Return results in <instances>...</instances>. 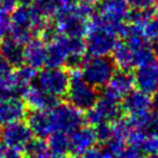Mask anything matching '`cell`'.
Segmentation results:
<instances>
[{"label":"cell","instance_id":"cell-1","mask_svg":"<svg viewBox=\"0 0 158 158\" xmlns=\"http://www.w3.org/2000/svg\"><path fill=\"white\" fill-rule=\"evenodd\" d=\"M65 97L70 105L81 112H85L95 105L99 93L97 87L92 86L83 78L79 70H71Z\"/></svg>","mask_w":158,"mask_h":158},{"label":"cell","instance_id":"cell-2","mask_svg":"<svg viewBox=\"0 0 158 158\" xmlns=\"http://www.w3.org/2000/svg\"><path fill=\"white\" fill-rule=\"evenodd\" d=\"M80 69L83 78L99 89L108 84L116 71V66L109 56H85Z\"/></svg>","mask_w":158,"mask_h":158},{"label":"cell","instance_id":"cell-3","mask_svg":"<svg viewBox=\"0 0 158 158\" xmlns=\"http://www.w3.org/2000/svg\"><path fill=\"white\" fill-rule=\"evenodd\" d=\"M52 18L59 33L68 37H84L87 33L89 21L76 13L74 6L59 5Z\"/></svg>","mask_w":158,"mask_h":158},{"label":"cell","instance_id":"cell-4","mask_svg":"<svg viewBox=\"0 0 158 158\" xmlns=\"http://www.w3.org/2000/svg\"><path fill=\"white\" fill-rule=\"evenodd\" d=\"M70 80V72L62 68H50L42 69L33 80V84L37 85L48 93L56 98H64Z\"/></svg>","mask_w":158,"mask_h":158},{"label":"cell","instance_id":"cell-5","mask_svg":"<svg viewBox=\"0 0 158 158\" xmlns=\"http://www.w3.org/2000/svg\"><path fill=\"white\" fill-rule=\"evenodd\" d=\"M49 115L54 131H62L68 135L85 123L83 112L69 102H59L50 109Z\"/></svg>","mask_w":158,"mask_h":158},{"label":"cell","instance_id":"cell-6","mask_svg":"<svg viewBox=\"0 0 158 158\" xmlns=\"http://www.w3.org/2000/svg\"><path fill=\"white\" fill-rule=\"evenodd\" d=\"M121 105L120 101L107 98L105 95L99 97L93 107L85 110L84 122L89 126H97L102 122H113L121 116Z\"/></svg>","mask_w":158,"mask_h":158},{"label":"cell","instance_id":"cell-7","mask_svg":"<svg viewBox=\"0 0 158 158\" xmlns=\"http://www.w3.org/2000/svg\"><path fill=\"white\" fill-rule=\"evenodd\" d=\"M34 137L28 124L23 120L13 121L0 127V142L10 149L22 152L29 141Z\"/></svg>","mask_w":158,"mask_h":158},{"label":"cell","instance_id":"cell-8","mask_svg":"<svg viewBox=\"0 0 158 158\" xmlns=\"http://www.w3.org/2000/svg\"><path fill=\"white\" fill-rule=\"evenodd\" d=\"M85 36V48L89 56H109L118 42L115 35L101 29H89Z\"/></svg>","mask_w":158,"mask_h":158},{"label":"cell","instance_id":"cell-9","mask_svg":"<svg viewBox=\"0 0 158 158\" xmlns=\"http://www.w3.org/2000/svg\"><path fill=\"white\" fill-rule=\"evenodd\" d=\"M134 74L130 71L118 70L114 72L108 84L102 87V95L120 101L126 94H128L134 89Z\"/></svg>","mask_w":158,"mask_h":158},{"label":"cell","instance_id":"cell-10","mask_svg":"<svg viewBox=\"0 0 158 158\" xmlns=\"http://www.w3.org/2000/svg\"><path fill=\"white\" fill-rule=\"evenodd\" d=\"M22 99L25 101L27 108L42 109V110H50L60 102L59 98L51 95L47 91L33 83L26 89V92L22 95Z\"/></svg>","mask_w":158,"mask_h":158},{"label":"cell","instance_id":"cell-11","mask_svg":"<svg viewBox=\"0 0 158 158\" xmlns=\"http://www.w3.org/2000/svg\"><path fill=\"white\" fill-rule=\"evenodd\" d=\"M70 56V39L59 34L55 40L47 44V62L50 68H62Z\"/></svg>","mask_w":158,"mask_h":158},{"label":"cell","instance_id":"cell-12","mask_svg":"<svg viewBox=\"0 0 158 158\" xmlns=\"http://www.w3.org/2000/svg\"><path fill=\"white\" fill-rule=\"evenodd\" d=\"M25 120L26 123L28 124V127L34 135V137L47 139V137L54 131L49 110L28 108Z\"/></svg>","mask_w":158,"mask_h":158},{"label":"cell","instance_id":"cell-13","mask_svg":"<svg viewBox=\"0 0 158 158\" xmlns=\"http://www.w3.org/2000/svg\"><path fill=\"white\" fill-rule=\"evenodd\" d=\"M97 142L93 129L91 127H79L69 135V153L74 157L81 156Z\"/></svg>","mask_w":158,"mask_h":158},{"label":"cell","instance_id":"cell-14","mask_svg":"<svg viewBox=\"0 0 158 158\" xmlns=\"http://www.w3.org/2000/svg\"><path fill=\"white\" fill-rule=\"evenodd\" d=\"M47 62V44L40 37H33L23 47V64L35 70L43 69Z\"/></svg>","mask_w":158,"mask_h":158},{"label":"cell","instance_id":"cell-15","mask_svg":"<svg viewBox=\"0 0 158 158\" xmlns=\"http://www.w3.org/2000/svg\"><path fill=\"white\" fill-rule=\"evenodd\" d=\"M27 106L21 98L0 99V127L18 120H25Z\"/></svg>","mask_w":158,"mask_h":158},{"label":"cell","instance_id":"cell-16","mask_svg":"<svg viewBox=\"0 0 158 158\" xmlns=\"http://www.w3.org/2000/svg\"><path fill=\"white\" fill-rule=\"evenodd\" d=\"M129 8L127 0H101L98 6V14L113 22H124Z\"/></svg>","mask_w":158,"mask_h":158},{"label":"cell","instance_id":"cell-17","mask_svg":"<svg viewBox=\"0 0 158 158\" xmlns=\"http://www.w3.org/2000/svg\"><path fill=\"white\" fill-rule=\"evenodd\" d=\"M121 109L128 115L142 113L151 109L150 95L144 93L142 91H134L131 89L128 94H126L122 98Z\"/></svg>","mask_w":158,"mask_h":158},{"label":"cell","instance_id":"cell-18","mask_svg":"<svg viewBox=\"0 0 158 158\" xmlns=\"http://www.w3.org/2000/svg\"><path fill=\"white\" fill-rule=\"evenodd\" d=\"M134 83L138 91L151 95L158 89V73L152 65L137 68L134 74Z\"/></svg>","mask_w":158,"mask_h":158},{"label":"cell","instance_id":"cell-19","mask_svg":"<svg viewBox=\"0 0 158 158\" xmlns=\"http://www.w3.org/2000/svg\"><path fill=\"white\" fill-rule=\"evenodd\" d=\"M0 56L16 69L23 64V45L6 36L0 40Z\"/></svg>","mask_w":158,"mask_h":158},{"label":"cell","instance_id":"cell-20","mask_svg":"<svg viewBox=\"0 0 158 158\" xmlns=\"http://www.w3.org/2000/svg\"><path fill=\"white\" fill-rule=\"evenodd\" d=\"M110 55L114 64L118 70L131 71L135 68L134 51L124 41H118Z\"/></svg>","mask_w":158,"mask_h":158},{"label":"cell","instance_id":"cell-21","mask_svg":"<svg viewBox=\"0 0 158 158\" xmlns=\"http://www.w3.org/2000/svg\"><path fill=\"white\" fill-rule=\"evenodd\" d=\"M47 144L51 152L57 155H66L69 153V135L62 131H52L47 137Z\"/></svg>","mask_w":158,"mask_h":158},{"label":"cell","instance_id":"cell-22","mask_svg":"<svg viewBox=\"0 0 158 158\" xmlns=\"http://www.w3.org/2000/svg\"><path fill=\"white\" fill-rule=\"evenodd\" d=\"M134 51V63L135 68H141V66H147V65H152L156 60V56L153 55L152 50L148 43L143 44Z\"/></svg>","mask_w":158,"mask_h":158},{"label":"cell","instance_id":"cell-23","mask_svg":"<svg viewBox=\"0 0 158 158\" xmlns=\"http://www.w3.org/2000/svg\"><path fill=\"white\" fill-rule=\"evenodd\" d=\"M153 18V7L148 10H130L127 15L128 23L137 27H143L149 20Z\"/></svg>","mask_w":158,"mask_h":158},{"label":"cell","instance_id":"cell-24","mask_svg":"<svg viewBox=\"0 0 158 158\" xmlns=\"http://www.w3.org/2000/svg\"><path fill=\"white\" fill-rule=\"evenodd\" d=\"M110 124H112V137L118 138V139H122V141L127 139L128 134L133 129L130 123H129L128 118H121V116L116 118L115 121H113Z\"/></svg>","mask_w":158,"mask_h":158},{"label":"cell","instance_id":"cell-25","mask_svg":"<svg viewBox=\"0 0 158 158\" xmlns=\"http://www.w3.org/2000/svg\"><path fill=\"white\" fill-rule=\"evenodd\" d=\"M126 141L118 139V138L112 137L109 141H107L104 144L102 153H104L105 158H115L118 153H121L123 151V149L126 148Z\"/></svg>","mask_w":158,"mask_h":158},{"label":"cell","instance_id":"cell-26","mask_svg":"<svg viewBox=\"0 0 158 158\" xmlns=\"http://www.w3.org/2000/svg\"><path fill=\"white\" fill-rule=\"evenodd\" d=\"M33 6L43 16L49 19L59 7V0H35Z\"/></svg>","mask_w":158,"mask_h":158},{"label":"cell","instance_id":"cell-27","mask_svg":"<svg viewBox=\"0 0 158 158\" xmlns=\"http://www.w3.org/2000/svg\"><path fill=\"white\" fill-rule=\"evenodd\" d=\"M94 127L95 128L93 129V131L97 142L105 144L107 141L112 138V124L109 122H102V123H99Z\"/></svg>","mask_w":158,"mask_h":158},{"label":"cell","instance_id":"cell-28","mask_svg":"<svg viewBox=\"0 0 158 158\" xmlns=\"http://www.w3.org/2000/svg\"><path fill=\"white\" fill-rule=\"evenodd\" d=\"M139 150L147 155H158V135H147Z\"/></svg>","mask_w":158,"mask_h":158},{"label":"cell","instance_id":"cell-29","mask_svg":"<svg viewBox=\"0 0 158 158\" xmlns=\"http://www.w3.org/2000/svg\"><path fill=\"white\" fill-rule=\"evenodd\" d=\"M142 34L144 39L147 40H153L158 37V19L153 16L151 20H149L148 22L142 27Z\"/></svg>","mask_w":158,"mask_h":158},{"label":"cell","instance_id":"cell-30","mask_svg":"<svg viewBox=\"0 0 158 158\" xmlns=\"http://www.w3.org/2000/svg\"><path fill=\"white\" fill-rule=\"evenodd\" d=\"M10 15L4 10H0V40L6 37L10 33Z\"/></svg>","mask_w":158,"mask_h":158},{"label":"cell","instance_id":"cell-31","mask_svg":"<svg viewBox=\"0 0 158 158\" xmlns=\"http://www.w3.org/2000/svg\"><path fill=\"white\" fill-rule=\"evenodd\" d=\"M156 0H127L130 10H148L152 8Z\"/></svg>","mask_w":158,"mask_h":158},{"label":"cell","instance_id":"cell-32","mask_svg":"<svg viewBox=\"0 0 158 158\" xmlns=\"http://www.w3.org/2000/svg\"><path fill=\"white\" fill-rule=\"evenodd\" d=\"M115 158H143V153L141 152V150L134 147H126L123 151L118 153Z\"/></svg>","mask_w":158,"mask_h":158},{"label":"cell","instance_id":"cell-33","mask_svg":"<svg viewBox=\"0 0 158 158\" xmlns=\"http://www.w3.org/2000/svg\"><path fill=\"white\" fill-rule=\"evenodd\" d=\"M18 6V0H0V10H4L6 13H12Z\"/></svg>","mask_w":158,"mask_h":158},{"label":"cell","instance_id":"cell-34","mask_svg":"<svg viewBox=\"0 0 158 158\" xmlns=\"http://www.w3.org/2000/svg\"><path fill=\"white\" fill-rule=\"evenodd\" d=\"M81 158H105L104 153H102V150L98 148H89L87 151H85L83 155H81Z\"/></svg>","mask_w":158,"mask_h":158},{"label":"cell","instance_id":"cell-35","mask_svg":"<svg viewBox=\"0 0 158 158\" xmlns=\"http://www.w3.org/2000/svg\"><path fill=\"white\" fill-rule=\"evenodd\" d=\"M2 158H25V156L22 155V152H20V151L7 148L6 151L4 152V155H2Z\"/></svg>","mask_w":158,"mask_h":158},{"label":"cell","instance_id":"cell-36","mask_svg":"<svg viewBox=\"0 0 158 158\" xmlns=\"http://www.w3.org/2000/svg\"><path fill=\"white\" fill-rule=\"evenodd\" d=\"M150 102H151V110L155 113H158V89L151 94Z\"/></svg>","mask_w":158,"mask_h":158},{"label":"cell","instance_id":"cell-37","mask_svg":"<svg viewBox=\"0 0 158 158\" xmlns=\"http://www.w3.org/2000/svg\"><path fill=\"white\" fill-rule=\"evenodd\" d=\"M84 0H59V5L63 6H76L79 2H81Z\"/></svg>","mask_w":158,"mask_h":158},{"label":"cell","instance_id":"cell-38","mask_svg":"<svg viewBox=\"0 0 158 158\" xmlns=\"http://www.w3.org/2000/svg\"><path fill=\"white\" fill-rule=\"evenodd\" d=\"M150 48H151V50H152L153 55H155L156 57H158V37L151 40V44H150Z\"/></svg>","mask_w":158,"mask_h":158},{"label":"cell","instance_id":"cell-39","mask_svg":"<svg viewBox=\"0 0 158 158\" xmlns=\"http://www.w3.org/2000/svg\"><path fill=\"white\" fill-rule=\"evenodd\" d=\"M19 6H33L35 0H18Z\"/></svg>","mask_w":158,"mask_h":158},{"label":"cell","instance_id":"cell-40","mask_svg":"<svg viewBox=\"0 0 158 158\" xmlns=\"http://www.w3.org/2000/svg\"><path fill=\"white\" fill-rule=\"evenodd\" d=\"M44 158H66V157H65L64 155H57V153H54V152H51V151H49Z\"/></svg>","mask_w":158,"mask_h":158},{"label":"cell","instance_id":"cell-41","mask_svg":"<svg viewBox=\"0 0 158 158\" xmlns=\"http://www.w3.org/2000/svg\"><path fill=\"white\" fill-rule=\"evenodd\" d=\"M153 16L158 19V0H156V2L153 5Z\"/></svg>","mask_w":158,"mask_h":158},{"label":"cell","instance_id":"cell-42","mask_svg":"<svg viewBox=\"0 0 158 158\" xmlns=\"http://www.w3.org/2000/svg\"><path fill=\"white\" fill-rule=\"evenodd\" d=\"M153 68H155V70L157 71V73H158V59L157 60H155V63H153Z\"/></svg>","mask_w":158,"mask_h":158},{"label":"cell","instance_id":"cell-43","mask_svg":"<svg viewBox=\"0 0 158 158\" xmlns=\"http://www.w3.org/2000/svg\"><path fill=\"white\" fill-rule=\"evenodd\" d=\"M147 158H158V155H148Z\"/></svg>","mask_w":158,"mask_h":158},{"label":"cell","instance_id":"cell-44","mask_svg":"<svg viewBox=\"0 0 158 158\" xmlns=\"http://www.w3.org/2000/svg\"><path fill=\"white\" fill-rule=\"evenodd\" d=\"M89 1H91V2H93V4H95V2H98V1H100V0H89Z\"/></svg>","mask_w":158,"mask_h":158},{"label":"cell","instance_id":"cell-45","mask_svg":"<svg viewBox=\"0 0 158 158\" xmlns=\"http://www.w3.org/2000/svg\"><path fill=\"white\" fill-rule=\"evenodd\" d=\"M74 158H78V157H74Z\"/></svg>","mask_w":158,"mask_h":158}]
</instances>
